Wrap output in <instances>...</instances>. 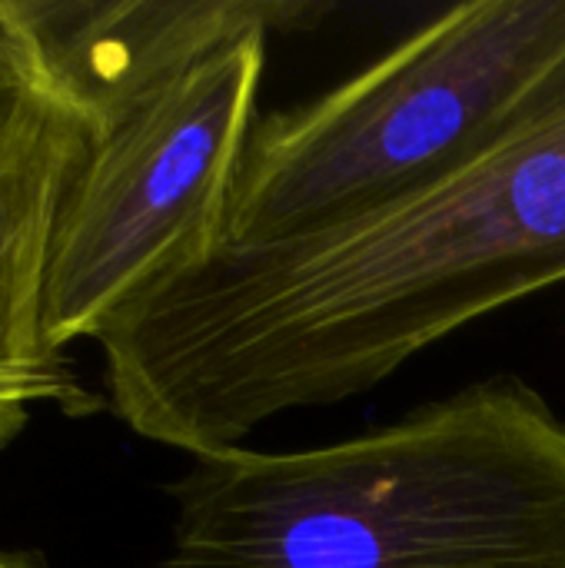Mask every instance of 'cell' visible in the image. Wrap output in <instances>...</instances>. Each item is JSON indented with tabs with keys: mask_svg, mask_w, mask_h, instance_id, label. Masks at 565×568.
I'll return each instance as SVG.
<instances>
[{
	"mask_svg": "<svg viewBox=\"0 0 565 568\" xmlns=\"http://www.w3.org/2000/svg\"><path fill=\"white\" fill-rule=\"evenodd\" d=\"M565 283V53L433 186L340 230L173 263L97 336L107 403L203 456L356 399L446 336Z\"/></svg>",
	"mask_w": 565,
	"mask_h": 568,
	"instance_id": "cell-1",
	"label": "cell"
},
{
	"mask_svg": "<svg viewBox=\"0 0 565 568\" xmlns=\"http://www.w3.org/2000/svg\"><path fill=\"white\" fill-rule=\"evenodd\" d=\"M157 568H565V419L513 373L310 449L193 456Z\"/></svg>",
	"mask_w": 565,
	"mask_h": 568,
	"instance_id": "cell-2",
	"label": "cell"
},
{
	"mask_svg": "<svg viewBox=\"0 0 565 568\" xmlns=\"http://www.w3.org/2000/svg\"><path fill=\"white\" fill-rule=\"evenodd\" d=\"M565 53V0L456 3L340 87L256 116L220 243L290 246L433 186Z\"/></svg>",
	"mask_w": 565,
	"mask_h": 568,
	"instance_id": "cell-3",
	"label": "cell"
},
{
	"mask_svg": "<svg viewBox=\"0 0 565 568\" xmlns=\"http://www.w3.org/2000/svg\"><path fill=\"white\" fill-rule=\"evenodd\" d=\"M270 33H250L196 60L90 136L67 190L43 333L60 353L97 339L173 263L223 230L226 196L256 123Z\"/></svg>",
	"mask_w": 565,
	"mask_h": 568,
	"instance_id": "cell-4",
	"label": "cell"
},
{
	"mask_svg": "<svg viewBox=\"0 0 565 568\" xmlns=\"http://www.w3.org/2000/svg\"><path fill=\"white\" fill-rule=\"evenodd\" d=\"M37 90L93 133L137 100L250 33L313 30L333 10L313 0H3Z\"/></svg>",
	"mask_w": 565,
	"mask_h": 568,
	"instance_id": "cell-5",
	"label": "cell"
},
{
	"mask_svg": "<svg viewBox=\"0 0 565 568\" xmlns=\"http://www.w3.org/2000/svg\"><path fill=\"white\" fill-rule=\"evenodd\" d=\"M87 146V123L43 90H30L0 120V373L63 366L43 333L47 270Z\"/></svg>",
	"mask_w": 565,
	"mask_h": 568,
	"instance_id": "cell-6",
	"label": "cell"
},
{
	"mask_svg": "<svg viewBox=\"0 0 565 568\" xmlns=\"http://www.w3.org/2000/svg\"><path fill=\"white\" fill-rule=\"evenodd\" d=\"M83 399L80 383L67 366L37 373H0V449L10 446L30 423V413L47 403L73 406Z\"/></svg>",
	"mask_w": 565,
	"mask_h": 568,
	"instance_id": "cell-7",
	"label": "cell"
},
{
	"mask_svg": "<svg viewBox=\"0 0 565 568\" xmlns=\"http://www.w3.org/2000/svg\"><path fill=\"white\" fill-rule=\"evenodd\" d=\"M37 90L33 67L23 47V37L17 23L7 13V3L0 0V120L30 93Z\"/></svg>",
	"mask_w": 565,
	"mask_h": 568,
	"instance_id": "cell-8",
	"label": "cell"
},
{
	"mask_svg": "<svg viewBox=\"0 0 565 568\" xmlns=\"http://www.w3.org/2000/svg\"><path fill=\"white\" fill-rule=\"evenodd\" d=\"M0 568H47V566H43V562H37L33 556H23V552L0 549Z\"/></svg>",
	"mask_w": 565,
	"mask_h": 568,
	"instance_id": "cell-9",
	"label": "cell"
}]
</instances>
